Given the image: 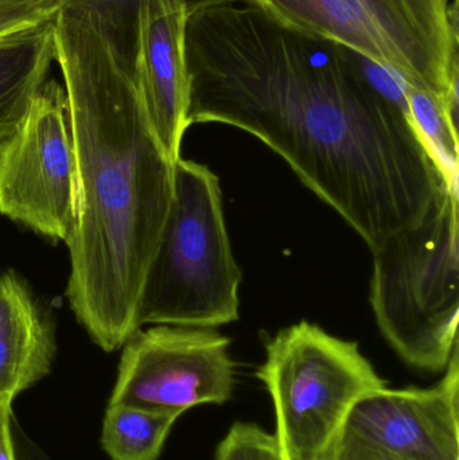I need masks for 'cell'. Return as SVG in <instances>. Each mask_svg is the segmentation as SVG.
Returning <instances> with one entry per match:
<instances>
[{
  "mask_svg": "<svg viewBox=\"0 0 459 460\" xmlns=\"http://www.w3.org/2000/svg\"><path fill=\"white\" fill-rule=\"evenodd\" d=\"M185 56L190 124L258 137L371 252L449 191L401 77L344 46L224 3L189 15Z\"/></svg>",
  "mask_w": 459,
  "mask_h": 460,
  "instance_id": "obj_1",
  "label": "cell"
},
{
  "mask_svg": "<svg viewBox=\"0 0 459 460\" xmlns=\"http://www.w3.org/2000/svg\"><path fill=\"white\" fill-rule=\"evenodd\" d=\"M53 34L78 183L66 297L92 341L115 351L139 330L140 292L172 208L175 164L137 93L134 24L67 0Z\"/></svg>",
  "mask_w": 459,
  "mask_h": 460,
  "instance_id": "obj_2",
  "label": "cell"
},
{
  "mask_svg": "<svg viewBox=\"0 0 459 460\" xmlns=\"http://www.w3.org/2000/svg\"><path fill=\"white\" fill-rule=\"evenodd\" d=\"M369 302L384 340L410 367L446 370L458 349L459 196L372 251Z\"/></svg>",
  "mask_w": 459,
  "mask_h": 460,
  "instance_id": "obj_3",
  "label": "cell"
},
{
  "mask_svg": "<svg viewBox=\"0 0 459 460\" xmlns=\"http://www.w3.org/2000/svg\"><path fill=\"white\" fill-rule=\"evenodd\" d=\"M242 279L217 175L205 164L178 159L172 208L140 292L137 326L232 323L239 319Z\"/></svg>",
  "mask_w": 459,
  "mask_h": 460,
  "instance_id": "obj_4",
  "label": "cell"
},
{
  "mask_svg": "<svg viewBox=\"0 0 459 460\" xmlns=\"http://www.w3.org/2000/svg\"><path fill=\"white\" fill-rule=\"evenodd\" d=\"M288 29L344 46L438 97L458 118V2L243 0Z\"/></svg>",
  "mask_w": 459,
  "mask_h": 460,
  "instance_id": "obj_5",
  "label": "cell"
},
{
  "mask_svg": "<svg viewBox=\"0 0 459 460\" xmlns=\"http://www.w3.org/2000/svg\"><path fill=\"white\" fill-rule=\"evenodd\" d=\"M274 405L277 437L287 460H323L353 405L387 388L357 342L307 321L279 330L259 367Z\"/></svg>",
  "mask_w": 459,
  "mask_h": 460,
  "instance_id": "obj_6",
  "label": "cell"
},
{
  "mask_svg": "<svg viewBox=\"0 0 459 460\" xmlns=\"http://www.w3.org/2000/svg\"><path fill=\"white\" fill-rule=\"evenodd\" d=\"M0 215L56 243H69L75 232L77 166L58 81H46L18 127L0 140Z\"/></svg>",
  "mask_w": 459,
  "mask_h": 460,
  "instance_id": "obj_7",
  "label": "cell"
},
{
  "mask_svg": "<svg viewBox=\"0 0 459 460\" xmlns=\"http://www.w3.org/2000/svg\"><path fill=\"white\" fill-rule=\"evenodd\" d=\"M231 340L215 329L158 324L123 345L110 404L182 415L234 394Z\"/></svg>",
  "mask_w": 459,
  "mask_h": 460,
  "instance_id": "obj_8",
  "label": "cell"
},
{
  "mask_svg": "<svg viewBox=\"0 0 459 460\" xmlns=\"http://www.w3.org/2000/svg\"><path fill=\"white\" fill-rule=\"evenodd\" d=\"M323 460H459V350L431 388L361 397Z\"/></svg>",
  "mask_w": 459,
  "mask_h": 460,
  "instance_id": "obj_9",
  "label": "cell"
},
{
  "mask_svg": "<svg viewBox=\"0 0 459 460\" xmlns=\"http://www.w3.org/2000/svg\"><path fill=\"white\" fill-rule=\"evenodd\" d=\"M186 0H140L134 42V78L143 110L170 161L181 158L189 121L190 81Z\"/></svg>",
  "mask_w": 459,
  "mask_h": 460,
  "instance_id": "obj_10",
  "label": "cell"
},
{
  "mask_svg": "<svg viewBox=\"0 0 459 460\" xmlns=\"http://www.w3.org/2000/svg\"><path fill=\"white\" fill-rule=\"evenodd\" d=\"M56 353V329L31 287L15 270L0 275V400L45 378Z\"/></svg>",
  "mask_w": 459,
  "mask_h": 460,
  "instance_id": "obj_11",
  "label": "cell"
},
{
  "mask_svg": "<svg viewBox=\"0 0 459 460\" xmlns=\"http://www.w3.org/2000/svg\"><path fill=\"white\" fill-rule=\"evenodd\" d=\"M54 62L53 22L0 40V140L21 123Z\"/></svg>",
  "mask_w": 459,
  "mask_h": 460,
  "instance_id": "obj_12",
  "label": "cell"
},
{
  "mask_svg": "<svg viewBox=\"0 0 459 460\" xmlns=\"http://www.w3.org/2000/svg\"><path fill=\"white\" fill-rule=\"evenodd\" d=\"M178 413L108 404L102 445L112 460H158Z\"/></svg>",
  "mask_w": 459,
  "mask_h": 460,
  "instance_id": "obj_13",
  "label": "cell"
},
{
  "mask_svg": "<svg viewBox=\"0 0 459 460\" xmlns=\"http://www.w3.org/2000/svg\"><path fill=\"white\" fill-rule=\"evenodd\" d=\"M402 80V78H401ZM412 123L438 164L450 193L459 196L458 118L426 89L402 80Z\"/></svg>",
  "mask_w": 459,
  "mask_h": 460,
  "instance_id": "obj_14",
  "label": "cell"
},
{
  "mask_svg": "<svg viewBox=\"0 0 459 460\" xmlns=\"http://www.w3.org/2000/svg\"><path fill=\"white\" fill-rule=\"evenodd\" d=\"M216 460H287L275 435L237 421L216 450Z\"/></svg>",
  "mask_w": 459,
  "mask_h": 460,
  "instance_id": "obj_15",
  "label": "cell"
},
{
  "mask_svg": "<svg viewBox=\"0 0 459 460\" xmlns=\"http://www.w3.org/2000/svg\"><path fill=\"white\" fill-rule=\"evenodd\" d=\"M67 0H0V40L54 21Z\"/></svg>",
  "mask_w": 459,
  "mask_h": 460,
  "instance_id": "obj_16",
  "label": "cell"
},
{
  "mask_svg": "<svg viewBox=\"0 0 459 460\" xmlns=\"http://www.w3.org/2000/svg\"><path fill=\"white\" fill-rule=\"evenodd\" d=\"M85 2L92 3L104 10L137 19V5H139L140 0H85ZM186 2H188L189 11L193 13L202 8L213 7V5L224 4V3H242L243 0H186Z\"/></svg>",
  "mask_w": 459,
  "mask_h": 460,
  "instance_id": "obj_17",
  "label": "cell"
},
{
  "mask_svg": "<svg viewBox=\"0 0 459 460\" xmlns=\"http://www.w3.org/2000/svg\"><path fill=\"white\" fill-rule=\"evenodd\" d=\"M0 460H18L13 435V402L10 400H0Z\"/></svg>",
  "mask_w": 459,
  "mask_h": 460,
  "instance_id": "obj_18",
  "label": "cell"
},
{
  "mask_svg": "<svg viewBox=\"0 0 459 460\" xmlns=\"http://www.w3.org/2000/svg\"><path fill=\"white\" fill-rule=\"evenodd\" d=\"M13 443H15L16 459L50 460L37 445L31 442V439H29V438L21 431V429H16V431H13Z\"/></svg>",
  "mask_w": 459,
  "mask_h": 460,
  "instance_id": "obj_19",
  "label": "cell"
}]
</instances>
